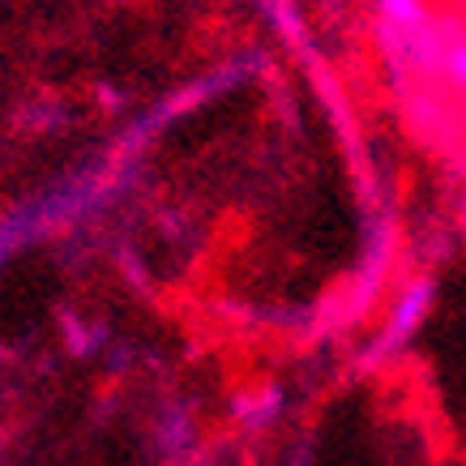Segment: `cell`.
Here are the masks:
<instances>
[{"instance_id":"obj_3","label":"cell","mask_w":466,"mask_h":466,"mask_svg":"<svg viewBox=\"0 0 466 466\" xmlns=\"http://www.w3.org/2000/svg\"><path fill=\"white\" fill-rule=\"evenodd\" d=\"M432 69L441 73V82L450 86L453 95H466V30H445L441 26V43H437Z\"/></svg>"},{"instance_id":"obj_4","label":"cell","mask_w":466,"mask_h":466,"mask_svg":"<svg viewBox=\"0 0 466 466\" xmlns=\"http://www.w3.org/2000/svg\"><path fill=\"white\" fill-rule=\"evenodd\" d=\"M462 236H466V210H462Z\"/></svg>"},{"instance_id":"obj_1","label":"cell","mask_w":466,"mask_h":466,"mask_svg":"<svg viewBox=\"0 0 466 466\" xmlns=\"http://www.w3.org/2000/svg\"><path fill=\"white\" fill-rule=\"evenodd\" d=\"M432 304H437V279H432V274H420V279H410V283L398 287V296H394V304H390V312H385L381 329L372 334V342H368V351H364L368 364L394 360V355L415 339V329L428 321Z\"/></svg>"},{"instance_id":"obj_2","label":"cell","mask_w":466,"mask_h":466,"mask_svg":"<svg viewBox=\"0 0 466 466\" xmlns=\"http://www.w3.org/2000/svg\"><path fill=\"white\" fill-rule=\"evenodd\" d=\"M231 415H236L248 432H261V428H269L283 415V390H279V385L244 390V394H236V402H231Z\"/></svg>"}]
</instances>
